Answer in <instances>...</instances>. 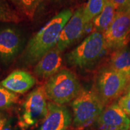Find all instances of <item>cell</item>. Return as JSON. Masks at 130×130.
<instances>
[{"instance_id": "6da1fadb", "label": "cell", "mask_w": 130, "mask_h": 130, "mask_svg": "<svg viewBox=\"0 0 130 130\" xmlns=\"http://www.w3.org/2000/svg\"><path fill=\"white\" fill-rule=\"evenodd\" d=\"M72 14L71 10H63L30 39L22 55L24 64L27 66L36 64L45 54L56 47L61 30Z\"/></svg>"}, {"instance_id": "7a4b0ae2", "label": "cell", "mask_w": 130, "mask_h": 130, "mask_svg": "<svg viewBox=\"0 0 130 130\" xmlns=\"http://www.w3.org/2000/svg\"><path fill=\"white\" fill-rule=\"evenodd\" d=\"M72 125L78 129H84L96 122L105 108L94 89H82L71 102Z\"/></svg>"}, {"instance_id": "3957f363", "label": "cell", "mask_w": 130, "mask_h": 130, "mask_svg": "<svg viewBox=\"0 0 130 130\" xmlns=\"http://www.w3.org/2000/svg\"><path fill=\"white\" fill-rule=\"evenodd\" d=\"M43 88L47 98L59 105L72 102L82 90L77 76L66 69L60 70L50 77Z\"/></svg>"}, {"instance_id": "277c9868", "label": "cell", "mask_w": 130, "mask_h": 130, "mask_svg": "<svg viewBox=\"0 0 130 130\" xmlns=\"http://www.w3.org/2000/svg\"><path fill=\"white\" fill-rule=\"evenodd\" d=\"M107 49L102 32L95 31L66 55V61L74 67L88 68L95 64Z\"/></svg>"}, {"instance_id": "5b68a950", "label": "cell", "mask_w": 130, "mask_h": 130, "mask_svg": "<svg viewBox=\"0 0 130 130\" xmlns=\"http://www.w3.org/2000/svg\"><path fill=\"white\" fill-rule=\"evenodd\" d=\"M129 79L111 68L101 70L98 75L95 90L104 105L109 104L125 91Z\"/></svg>"}, {"instance_id": "8992f818", "label": "cell", "mask_w": 130, "mask_h": 130, "mask_svg": "<svg viewBox=\"0 0 130 130\" xmlns=\"http://www.w3.org/2000/svg\"><path fill=\"white\" fill-rule=\"evenodd\" d=\"M46 98L43 86L37 87L28 94L24 101L19 122L22 129L30 128L43 120L48 111Z\"/></svg>"}, {"instance_id": "52a82bcc", "label": "cell", "mask_w": 130, "mask_h": 130, "mask_svg": "<svg viewBox=\"0 0 130 130\" xmlns=\"http://www.w3.org/2000/svg\"><path fill=\"white\" fill-rule=\"evenodd\" d=\"M102 34L108 49L117 50L126 46L130 42L129 11H117L113 22Z\"/></svg>"}, {"instance_id": "ba28073f", "label": "cell", "mask_w": 130, "mask_h": 130, "mask_svg": "<svg viewBox=\"0 0 130 130\" xmlns=\"http://www.w3.org/2000/svg\"><path fill=\"white\" fill-rule=\"evenodd\" d=\"M84 7L78 9L61 30L56 47L61 52L79 39L84 35L87 25L83 17Z\"/></svg>"}, {"instance_id": "9c48e42d", "label": "cell", "mask_w": 130, "mask_h": 130, "mask_svg": "<svg viewBox=\"0 0 130 130\" xmlns=\"http://www.w3.org/2000/svg\"><path fill=\"white\" fill-rule=\"evenodd\" d=\"M23 40L17 29L7 27L0 28V61L9 65L21 51Z\"/></svg>"}, {"instance_id": "30bf717a", "label": "cell", "mask_w": 130, "mask_h": 130, "mask_svg": "<svg viewBox=\"0 0 130 130\" xmlns=\"http://www.w3.org/2000/svg\"><path fill=\"white\" fill-rule=\"evenodd\" d=\"M99 130H129L130 119L118 102L108 104L95 123Z\"/></svg>"}, {"instance_id": "8fae6325", "label": "cell", "mask_w": 130, "mask_h": 130, "mask_svg": "<svg viewBox=\"0 0 130 130\" xmlns=\"http://www.w3.org/2000/svg\"><path fill=\"white\" fill-rule=\"evenodd\" d=\"M72 123V114L64 105L49 102L48 111L38 130H68Z\"/></svg>"}, {"instance_id": "7c38bea8", "label": "cell", "mask_w": 130, "mask_h": 130, "mask_svg": "<svg viewBox=\"0 0 130 130\" xmlns=\"http://www.w3.org/2000/svg\"><path fill=\"white\" fill-rule=\"evenodd\" d=\"M61 52L57 47L45 54L36 64L34 73L40 78H50L60 71L63 59Z\"/></svg>"}, {"instance_id": "4fadbf2b", "label": "cell", "mask_w": 130, "mask_h": 130, "mask_svg": "<svg viewBox=\"0 0 130 130\" xmlns=\"http://www.w3.org/2000/svg\"><path fill=\"white\" fill-rule=\"evenodd\" d=\"M36 83L35 78L29 72L16 70L3 79L0 84L14 93L22 94L30 90Z\"/></svg>"}, {"instance_id": "5bb4252c", "label": "cell", "mask_w": 130, "mask_h": 130, "mask_svg": "<svg viewBox=\"0 0 130 130\" xmlns=\"http://www.w3.org/2000/svg\"><path fill=\"white\" fill-rule=\"evenodd\" d=\"M110 68L126 76L130 81V51L122 48L111 54Z\"/></svg>"}, {"instance_id": "9a60e30c", "label": "cell", "mask_w": 130, "mask_h": 130, "mask_svg": "<svg viewBox=\"0 0 130 130\" xmlns=\"http://www.w3.org/2000/svg\"><path fill=\"white\" fill-rule=\"evenodd\" d=\"M116 10L110 0H106L102 12L93 21L95 31L103 33L109 27L116 14Z\"/></svg>"}, {"instance_id": "2e32d148", "label": "cell", "mask_w": 130, "mask_h": 130, "mask_svg": "<svg viewBox=\"0 0 130 130\" xmlns=\"http://www.w3.org/2000/svg\"><path fill=\"white\" fill-rule=\"evenodd\" d=\"M105 2L106 0H89L83 10L84 20L87 25L102 12Z\"/></svg>"}, {"instance_id": "e0dca14e", "label": "cell", "mask_w": 130, "mask_h": 130, "mask_svg": "<svg viewBox=\"0 0 130 130\" xmlns=\"http://www.w3.org/2000/svg\"><path fill=\"white\" fill-rule=\"evenodd\" d=\"M21 18L7 0H0V22L18 23Z\"/></svg>"}, {"instance_id": "ac0fdd59", "label": "cell", "mask_w": 130, "mask_h": 130, "mask_svg": "<svg viewBox=\"0 0 130 130\" xmlns=\"http://www.w3.org/2000/svg\"><path fill=\"white\" fill-rule=\"evenodd\" d=\"M17 94L11 92L0 84V109H6L17 102Z\"/></svg>"}, {"instance_id": "d6986e66", "label": "cell", "mask_w": 130, "mask_h": 130, "mask_svg": "<svg viewBox=\"0 0 130 130\" xmlns=\"http://www.w3.org/2000/svg\"><path fill=\"white\" fill-rule=\"evenodd\" d=\"M41 1L42 0H20L22 12L28 18L32 19Z\"/></svg>"}, {"instance_id": "ffe728a7", "label": "cell", "mask_w": 130, "mask_h": 130, "mask_svg": "<svg viewBox=\"0 0 130 130\" xmlns=\"http://www.w3.org/2000/svg\"><path fill=\"white\" fill-rule=\"evenodd\" d=\"M118 103L123 111L130 117V94L127 93L121 98Z\"/></svg>"}, {"instance_id": "44dd1931", "label": "cell", "mask_w": 130, "mask_h": 130, "mask_svg": "<svg viewBox=\"0 0 130 130\" xmlns=\"http://www.w3.org/2000/svg\"><path fill=\"white\" fill-rule=\"evenodd\" d=\"M117 11L125 10L130 3V0H110Z\"/></svg>"}, {"instance_id": "7402d4cb", "label": "cell", "mask_w": 130, "mask_h": 130, "mask_svg": "<svg viewBox=\"0 0 130 130\" xmlns=\"http://www.w3.org/2000/svg\"><path fill=\"white\" fill-rule=\"evenodd\" d=\"M8 121L7 116L3 113V112L0 111V130H3L5 125Z\"/></svg>"}, {"instance_id": "603a6c76", "label": "cell", "mask_w": 130, "mask_h": 130, "mask_svg": "<svg viewBox=\"0 0 130 130\" xmlns=\"http://www.w3.org/2000/svg\"><path fill=\"white\" fill-rule=\"evenodd\" d=\"M3 130H13L12 127V121H11L10 119L8 120Z\"/></svg>"}, {"instance_id": "cb8c5ba5", "label": "cell", "mask_w": 130, "mask_h": 130, "mask_svg": "<svg viewBox=\"0 0 130 130\" xmlns=\"http://www.w3.org/2000/svg\"><path fill=\"white\" fill-rule=\"evenodd\" d=\"M9 1L13 3V4L16 7L18 8L21 11H22V6H21L20 0H9Z\"/></svg>"}, {"instance_id": "d4e9b609", "label": "cell", "mask_w": 130, "mask_h": 130, "mask_svg": "<svg viewBox=\"0 0 130 130\" xmlns=\"http://www.w3.org/2000/svg\"><path fill=\"white\" fill-rule=\"evenodd\" d=\"M125 92L127 93H129V92H130V81H129V83H128L127 86H126V89H125Z\"/></svg>"}, {"instance_id": "484cf974", "label": "cell", "mask_w": 130, "mask_h": 130, "mask_svg": "<svg viewBox=\"0 0 130 130\" xmlns=\"http://www.w3.org/2000/svg\"><path fill=\"white\" fill-rule=\"evenodd\" d=\"M50 1H51V2H53V3H60L61 2V1H62L63 0H49Z\"/></svg>"}, {"instance_id": "4316f807", "label": "cell", "mask_w": 130, "mask_h": 130, "mask_svg": "<svg viewBox=\"0 0 130 130\" xmlns=\"http://www.w3.org/2000/svg\"><path fill=\"white\" fill-rule=\"evenodd\" d=\"M126 10H128V11H129V12H130V3H129V5H128V7L126 9Z\"/></svg>"}, {"instance_id": "83f0119b", "label": "cell", "mask_w": 130, "mask_h": 130, "mask_svg": "<svg viewBox=\"0 0 130 130\" xmlns=\"http://www.w3.org/2000/svg\"><path fill=\"white\" fill-rule=\"evenodd\" d=\"M129 93L130 94V92H129V93Z\"/></svg>"}, {"instance_id": "f1b7e54d", "label": "cell", "mask_w": 130, "mask_h": 130, "mask_svg": "<svg viewBox=\"0 0 130 130\" xmlns=\"http://www.w3.org/2000/svg\"><path fill=\"white\" fill-rule=\"evenodd\" d=\"M129 130H130V129H129Z\"/></svg>"}]
</instances>
